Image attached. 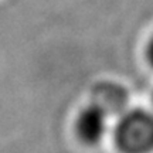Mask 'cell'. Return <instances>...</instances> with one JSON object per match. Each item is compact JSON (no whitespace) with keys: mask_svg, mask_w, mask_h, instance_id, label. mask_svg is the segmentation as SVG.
Segmentation results:
<instances>
[{"mask_svg":"<svg viewBox=\"0 0 153 153\" xmlns=\"http://www.w3.org/2000/svg\"><path fill=\"white\" fill-rule=\"evenodd\" d=\"M115 142L122 153H150L153 150V115L129 111L115 128Z\"/></svg>","mask_w":153,"mask_h":153,"instance_id":"1","label":"cell"},{"mask_svg":"<svg viewBox=\"0 0 153 153\" xmlns=\"http://www.w3.org/2000/svg\"><path fill=\"white\" fill-rule=\"evenodd\" d=\"M108 118H109V115L101 106L91 102L79 112L75 120L76 136L85 145L99 143L106 132Z\"/></svg>","mask_w":153,"mask_h":153,"instance_id":"2","label":"cell"},{"mask_svg":"<svg viewBox=\"0 0 153 153\" xmlns=\"http://www.w3.org/2000/svg\"><path fill=\"white\" fill-rule=\"evenodd\" d=\"M92 102L101 106L111 116L125 109L128 97L125 89L118 84H101L94 91Z\"/></svg>","mask_w":153,"mask_h":153,"instance_id":"3","label":"cell"},{"mask_svg":"<svg viewBox=\"0 0 153 153\" xmlns=\"http://www.w3.org/2000/svg\"><path fill=\"white\" fill-rule=\"evenodd\" d=\"M146 57H148L149 64L153 67V38L150 40V43H149L148 48H146Z\"/></svg>","mask_w":153,"mask_h":153,"instance_id":"4","label":"cell"}]
</instances>
